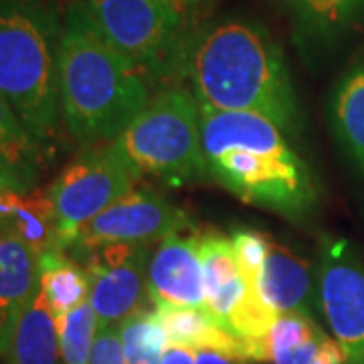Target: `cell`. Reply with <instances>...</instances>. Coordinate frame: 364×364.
Segmentation results:
<instances>
[{
	"label": "cell",
	"instance_id": "6da1fadb",
	"mask_svg": "<svg viewBox=\"0 0 364 364\" xmlns=\"http://www.w3.org/2000/svg\"><path fill=\"white\" fill-rule=\"evenodd\" d=\"M181 75L200 107L249 112L284 134L298 130V104L284 51L253 21L223 18L188 35Z\"/></svg>",
	"mask_w": 364,
	"mask_h": 364
},
{
	"label": "cell",
	"instance_id": "7a4b0ae2",
	"mask_svg": "<svg viewBox=\"0 0 364 364\" xmlns=\"http://www.w3.org/2000/svg\"><path fill=\"white\" fill-rule=\"evenodd\" d=\"M150 85L91 21L83 0L67 6L59 51L61 117L79 144H109L150 102Z\"/></svg>",
	"mask_w": 364,
	"mask_h": 364
},
{
	"label": "cell",
	"instance_id": "3957f363",
	"mask_svg": "<svg viewBox=\"0 0 364 364\" xmlns=\"http://www.w3.org/2000/svg\"><path fill=\"white\" fill-rule=\"evenodd\" d=\"M200 130L207 174L229 193L291 219L312 210V172L269 119L200 107Z\"/></svg>",
	"mask_w": 364,
	"mask_h": 364
},
{
	"label": "cell",
	"instance_id": "277c9868",
	"mask_svg": "<svg viewBox=\"0 0 364 364\" xmlns=\"http://www.w3.org/2000/svg\"><path fill=\"white\" fill-rule=\"evenodd\" d=\"M63 0H0V91L43 152L61 122Z\"/></svg>",
	"mask_w": 364,
	"mask_h": 364
},
{
	"label": "cell",
	"instance_id": "5b68a950",
	"mask_svg": "<svg viewBox=\"0 0 364 364\" xmlns=\"http://www.w3.org/2000/svg\"><path fill=\"white\" fill-rule=\"evenodd\" d=\"M114 142L140 174L168 184L207 174L200 105L188 87H162Z\"/></svg>",
	"mask_w": 364,
	"mask_h": 364
},
{
	"label": "cell",
	"instance_id": "8992f818",
	"mask_svg": "<svg viewBox=\"0 0 364 364\" xmlns=\"http://www.w3.org/2000/svg\"><path fill=\"white\" fill-rule=\"evenodd\" d=\"M91 21L148 85L181 75L186 37L174 0H83Z\"/></svg>",
	"mask_w": 364,
	"mask_h": 364
},
{
	"label": "cell",
	"instance_id": "52a82bcc",
	"mask_svg": "<svg viewBox=\"0 0 364 364\" xmlns=\"http://www.w3.org/2000/svg\"><path fill=\"white\" fill-rule=\"evenodd\" d=\"M140 176L116 142L87 146L47 188L59 249L71 247L79 231L134 191Z\"/></svg>",
	"mask_w": 364,
	"mask_h": 364
},
{
	"label": "cell",
	"instance_id": "ba28073f",
	"mask_svg": "<svg viewBox=\"0 0 364 364\" xmlns=\"http://www.w3.org/2000/svg\"><path fill=\"white\" fill-rule=\"evenodd\" d=\"M184 225H188L184 213L156 191L134 188L91 219L65 253L81 261L93 249L112 243L152 247Z\"/></svg>",
	"mask_w": 364,
	"mask_h": 364
},
{
	"label": "cell",
	"instance_id": "9c48e42d",
	"mask_svg": "<svg viewBox=\"0 0 364 364\" xmlns=\"http://www.w3.org/2000/svg\"><path fill=\"white\" fill-rule=\"evenodd\" d=\"M318 296L334 340L344 348L348 363L364 364V261L346 239H324Z\"/></svg>",
	"mask_w": 364,
	"mask_h": 364
},
{
	"label": "cell",
	"instance_id": "30bf717a",
	"mask_svg": "<svg viewBox=\"0 0 364 364\" xmlns=\"http://www.w3.org/2000/svg\"><path fill=\"white\" fill-rule=\"evenodd\" d=\"M83 261L97 324L117 328L126 318L148 310V245L112 243L93 249Z\"/></svg>",
	"mask_w": 364,
	"mask_h": 364
},
{
	"label": "cell",
	"instance_id": "8fae6325",
	"mask_svg": "<svg viewBox=\"0 0 364 364\" xmlns=\"http://www.w3.org/2000/svg\"><path fill=\"white\" fill-rule=\"evenodd\" d=\"M184 225L166 235L148 261V289L152 304L205 308L203 263L198 255V235L186 233Z\"/></svg>",
	"mask_w": 364,
	"mask_h": 364
},
{
	"label": "cell",
	"instance_id": "7c38bea8",
	"mask_svg": "<svg viewBox=\"0 0 364 364\" xmlns=\"http://www.w3.org/2000/svg\"><path fill=\"white\" fill-rule=\"evenodd\" d=\"M259 294L277 316L299 314L312 318L320 306L318 286L314 284L308 259L273 241L259 275Z\"/></svg>",
	"mask_w": 364,
	"mask_h": 364
},
{
	"label": "cell",
	"instance_id": "4fadbf2b",
	"mask_svg": "<svg viewBox=\"0 0 364 364\" xmlns=\"http://www.w3.org/2000/svg\"><path fill=\"white\" fill-rule=\"evenodd\" d=\"M0 356L6 364H59L57 324L41 286L33 291L6 332L0 334Z\"/></svg>",
	"mask_w": 364,
	"mask_h": 364
},
{
	"label": "cell",
	"instance_id": "5bb4252c",
	"mask_svg": "<svg viewBox=\"0 0 364 364\" xmlns=\"http://www.w3.org/2000/svg\"><path fill=\"white\" fill-rule=\"evenodd\" d=\"M0 231L18 237L37 255L59 247L49 193L0 188Z\"/></svg>",
	"mask_w": 364,
	"mask_h": 364
},
{
	"label": "cell",
	"instance_id": "9a60e30c",
	"mask_svg": "<svg viewBox=\"0 0 364 364\" xmlns=\"http://www.w3.org/2000/svg\"><path fill=\"white\" fill-rule=\"evenodd\" d=\"M37 287V253L18 237L0 231V334L11 328Z\"/></svg>",
	"mask_w": 364,
	"mask_h": 364
},
{
	"label": "cell",
	"instance_id": "2e32d148",
	"mask_svg": "<svg viewBox=\"0 0 364 364\" xmlns=\"http://www.w3.org/2000/svg\"><path fill=\"white\" fill-rule=\"evenodd\" d=\"M156 314L168 336V344L186 346L191 350H219L245 358V340L227 332L205 308L160 306Z\"/></svg>",
	"mask_w": 364,
	"mask_h": 364
},
{
	"label": "cell",
	"instance_id": "e0dca14e",
	"mask_svg": "<svg viewBox=\"0 0 364 364\" xmlns=\"http://www.w3.org/2000/svg\"><path fill=\"white\" fill-rule=\"evenodd\" d=\"M332 130L364 174V61L342 75L330 100Z\"/></svg>",
	"mask_w": 364,
	"mask_h": 364
},
{
	"label": "cell",
	"instance_id": "ac0fdd59",
	"mask_svg": "<svg viewBox=\"0 0 364 364\" xmlns=\"http://www.w3.org/2000/svg\"><path fill=\"white\" fill-rule=\"evenodd\" d=\"M299 35L312 43L342 39L363 25L364 0H284Z\"/></svg>",
	"mask_w": 364,
	"mask_h": 364
},
{
	"label": "cell",
	"instance_id": "d6986e66",
	"mask_svg": "<svg viewBox=\"0 0 364 364\" xmlns=\"http://www.w3.org/2000/svg\"><path fill=\"white\" fill-rule=\"evenodd\" d=\"M39 286L53 316L67 314L90 299V275L63 249L53 247L37 255Z\"/></svg>",
	"mask_w": 364,
	"mask_h": 364
},
{
	"label": "cell",
	"instance_id": "ffe728a7",
	"mask_svg": "<svg viewBox=\"0 0 364 364\" xmlns=\"http://www.w3.org/2000/svg\"><path fill=\"white\" fill-rule=\"evenodd\" d=\"M43 150L14 114L11 102L0 91V162L14 170L26 186L35 188Z\"/></svg>",
	"mask_w": 364,
	"mask_h": 364
},
{
	"label": "cell",
	"instance_id": "44dd1931",
	"mask_svg": "<svg viewBox=\"0 0 364 364\" xmlns=\"http://www.w3.org/2000/svg\"><path fill=\"white\" fill-rule=\"evenodd\" d=\"M126 364H160L162 352L168 348V336L154 312H140L117 326Z\"/></svg>",
	"mask_w": 364,
	"mask_h": 364
},
{
	"label": "cell",
	"instance_id": "7402d4cb",
	"mask_svg": "<svg viewBox=\"0 0 364 364\" xmlns=\"http://www.w3.org/2000/svg\"><path fill=\"white\" fill-rule=\"evenodd\" d=\"M61 358L65 364H90L93 342L97 334V316L90 299L67 314L55 316Z\"/></svg>",
	"mask_w": 364,
	"mask_h": 364
},
{
	"label": "cell",
	"instance_id": "603a6c76",
	"mask_svg": "<svg viewBox=\"0 0 364 364\" xmlns=\"http://www.w3.org/2000/svg\"><path fill=\"white\" fill-rule=\"evenodd\" d=\"M198 255L203 263V282L207 299L221 294L223 289H227L241 277L231 239L219 233L203 235L198 239Z\"/></svg>",
	"mask_w": 364,
	"mask_h": 364
},
{
	"label": "cell",
	"instance_id": "cb8c5ba5",
	"mask_svg": "<svg viewBox=\"0 0 364 364\" xmlns=\"http://www.w3.org/2000/svg\"><path fill=\"white\" fill-rule=\"evenodd\" d=\"M320 334H324V332L308 316H299V314L279 316L277 322L269 330V334H267V346H269L272 360L284 352L306 344L308 340L318 338Z\"/></svg>",
	"mask_w": 364,
	"mask_h": 364
},
{
	"label": "cell",
	"instance_id": "d4e9b609",
	"mask_svg": "<svg viewBox=\"0 0 364 364\" xmlns=\"http://www.w3.org/2000/svg\"><path fill=\"white\" fill-rule=\"evenodd\" d=\"M235 249V257L239 263V272L243 275L245 284L253 287H259V275L263 272V265L269 253V239L257 231H237L231 237Z\"/></svg>",
	"mask_w": 364,
	"mask_h": 364
},
{
	"label": "cell",
	"instance_id": "484cf974",
	"mask_svg": "<svg viewBox=\"0 0 364 364\" xmlns=\"http://www.w3.org/2000/svg\"><path fill=\"white\" fill-rule=\"evenodd\" d=\"M90 364H126L117 328H114V326H100L97 328Z\"/></svg>",
	"mask_w": 364,
	"mask_h": 364
},
{
	"label": "cell",
	"instance_id": "4316f807",
	"mask_svg": "<svg viewBox=\"0 0 364 364\" xmlns=\"http://www.w3.org/2000/svg\"><path fill=\"white\" fill-rule=\"evenodd\" d=\"M326 338V334H320L318 338L308 340L306 344H301L298 348H291V350L279 354L277 358H273L275 364H314V358L318 354V348L322 344V340Z\"/></svg>",
	"mask_w": 364,
	"mask_h": 364
},
{
	"label": "cell",
	"instance_id": "83f0119b",
	"mask_svg": "<svg viewBox=\"0 0 364 364\" xmlns=\"http://www.w3.org/2000/svg\"><path fill=\"white\" fill-rule=\"evenodd\" d=\"M346 352L338 344V340H332L326 336L318 348V354L314 358V364H346Z\"/></svg>",
	"mask_w": 364,
	"mask_h": 364
},
{
	"label": "cell",
	"instance_id": "f1b7e54d",
	"mask_svg": "<svg viewBox=\"0 0 364 364\" xmlns=\"http://www.w3.org/2000/svg\"><path fill=\"white\" fill-rule=\"evenodd\" d=\"M160 364H196V354L186 346L168 344V348L162 352Z\"/></svg>",
	"mask_w": 364,
	"mask_h": 364
},
{
	"label": "cell",
	"instance_id": "f546056e",
	"mask_svg": "<svg viewBox=\"0 0 364 364\" xmlns=\"http://www.w3.org/2000/svg\"><path fill=\"white\" fill-rule=\"evenodd\" d=\"M196 364H247V360L219 350H196Z\"/></svg>",
	"mask_w": 364,
	"mask_h": 364
},
{
	"label": "cell",
	"instance_id": "4dcf8cb0",
	"mask_svg": "<svg viewBox=\"0 0 364 364\" xmlns=\"http://www.w3.org/2000/svg\"><path fill=\"white\" fill-rule=\"evenodd\" d=\"M0 188H16V191H31V186H26L21 181V176L11 170L4 162H0Z\"/></svg>",
	"mask_w": 364,
	"mask_h": 364
}]
</instances>
